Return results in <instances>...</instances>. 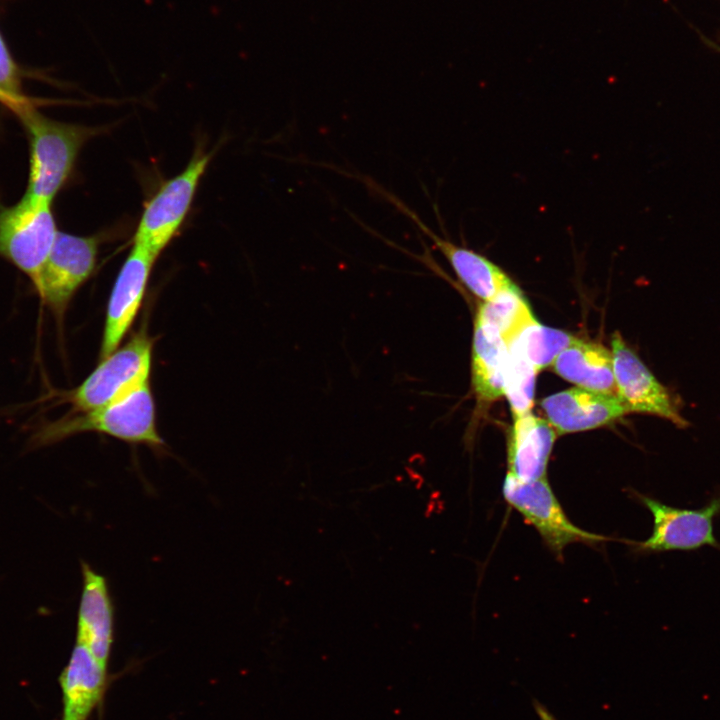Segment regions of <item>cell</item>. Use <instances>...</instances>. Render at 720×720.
Wrapping results in <instances>:
<instances>
[{"instance_id":"6da1fadb","label":"cell","mask_w":720,"mask_h":720,"mask_svg":"<svg viewBox=\"0 0 720 720\" xmlns=\"http://www.w3.org/2000/svg\"><path fill=\"white\" fill-rule=\"evenodd\" d=\"M85 432L106 434L163 452L165 443L156 426L150 381L108 405L84 412L70 411L43 425L33 436L32 445L43 447Z\"/></svg>"},{"instance_id":"7a4b0ae2","label":"cell","mask_w":720,"mask_h":720,"mask_svg":"<svg viewBox=\"0 0 720 720\" xmlns=\"http://www.w3.org/2000/svg\"><path fill=\"white\" fill-rule=\"evenodd\" d=\"M17 116L29 143V173L23 196L52 203L70 178L83 145L103 129L50 119L35 105Z\"/></svg>"},{"instance_id":"3957f363","label":"cell","mask_w":720,"mask_h":720,"mask_svg":"<svg viewBox=\"0 0 720 720\" xmlns=\"http://www.w3.org/2000/svg\"><path fill=\"white\" fill-rule=\"evenodd\" d=\"M154 342L141 328L107 357L76 388L62 392L60 402L72 412L108 405L150 381Z\"/></svg>"},{"instance_id":"277c9868","label":"cell","mask_w":720,"mask_h":720,"mask_svg":"<svg viewBox=\"0 0 720 720\" xmlns=\"http://www.w3.org/2000/svg\"><path fill=\"white\" fill-rule=\"evenodd\" d=\"M212 153L196 151L186 167L167 180L145 204L133 245L156 259L176 236L193 202Z\"/></svg>"},{"instance_id":"5b68a950","label":"cell","mask_w":720,"mask_h":720,"mask_svg":"<svg viewBox=\"0 0 720 720\" xmlns=\"http://www.w3.org/2000/svg\"><path fill=\"white\" fill-rule=\"evenodd\" d=\"M51 204L23 196L16 204L0 208V256L31 282L48 258L59 232Z\"/></svg>"},{"instance_id":"8992f818","label":"cell","mask_w":720,"mask_h":720,"mask_svg":"<svg viewBox=\"0 0 720 720\" xmlns=\"http://www.w3.org/2000/svg\"><path fill=\"white\" fill-rule=\"evenodd\" d=\"M100 239L97 235L79 236L59 231L54 245L32 281L41 302L58 322L79 288L93 274Z\"/></svg>"},{"instance_id":"52a82bcc","label":"cell","mask_w":720,"mask_h":720,"mask_svg":"<svg viewBox=\"0 0 720 720\" xmlns=\"http://www.w3.org/2000/svg\"><path fill=\"white\" fill-rule=\"evenodd\" d=\"M505 501L535 527L546 546L562 558L572 543L596 545L610 540L574 525L556 498L546 478L522 481L507 473L502 487Z\"/></svg>"},{"instance_id":"ba28073f","label":"cell","mask_w":720,"mask_h":720,"mask_svg":"<svg viewBox=\"0 0 720 720\" xmlns=\"http://www.w3.org/2000/svg\"><path fill=\"white\" fill-rule=\"evenodd\" d=\"M635 496L653 517L650 537L639 542L629 541L635 551H692L704 546L720 550V542L714 535V520L720 515V491L699 509L677 508L640 493Z\"/></svg>"},{"instance_id":"9c48e42d","label":"cell","mask_w":720,"mask_h":720,"mask_svg":"<svg viewBox=\"0 0 720 720\" xmlns=\"http://www.w3.org/2000/svg\"><path fill=\"white\" fill-rule=\"evenodd\" d=\"M616 395L627 413H648L683 428L687 421L669 391L655 378L618 332L611 338Z\"/></svg>"},{"instance_id":"30bf717a","label":"cell","mask_w":720,"mask_h":720,"mask_svg":"<svg viewBox=\"0 0 720 720\" xmlns=\"http://www.w3.org/2000/svg\"><path fill=\"white\" fill-rule=\"evenodd\" d=\"M156 258L133 245L116 277L106 309L100 359L114 352L131 328L142 305Z\"/></svg>"},{"instance_id":"8fae6325","label":"cell","mask_w":720,"mask_h":720,"mask_svg":"<svg viewBox=\"0 0 720 720\" xmlns=\"http://www.w3.org/2000/svg\"><path fill=\"white\" fill-rule=\"evenodd\" d=\"M378 192L412 220L448 261L459 281L483 302L491 301L504 292L518 289L512 279L488 258L436 234L399 199L382 189Z\"/></svg>"},{"instance_id":"7c38bea8","label":"cell","mask_w":720,"mask_h":720,"mask_svg":"<svg viewBox=\"0 0 720 720\" xmlns=\"http://www.w3.org/2000/svg\"><path fill=\"white\" fill-rule=\"evenodd\" d=\"M541 408L558 434L601 427L627 414L617 395L581 387L544 398Z\"/></svg>"},{"instance_id":"4fadbf2b","label":"cell","mask_w":720,"mask_h":720,"mask_svg":"<svg viewBox=\"0 0 720 720\" xmlns=\"http://www.w3.org/2000/svg\"><path fill=\"white\" fill-rule=\"evenodd\" d=\"M82 594L76 642L83 644L107 668L114 640V605L106 578L82 561Z\"/></svg>"},{"instance_id":"5bb4252c","label":"cell","mask_w":720,"mask_h":720,"mask_svg":"<svg viewBox=\"0 0 720 720\" xmlns=\"http://www.w3.org/2000/svg\"><path fill=\"white\" fill-rule=\"evenodd\" d=\"M62 692L61 720H87L101 703L107 684V668L81 643L76 642L59 676Z\"/></svg>"},{"instance_id":"9a60e30c","label":"cell","mask_w":720,"mask_h":720,"mask_svg":"<svg viewBox=\"0 0 720 720\" xmlns=\"http://www.w3.org/2000/svg\"><path fill=\"white\" fill-rule=\"evenodd\" d=\"M513 420L508 439V473L522 481L546 478L557 432L547 420L531 412Z\"/></svg>"},{"instance_id":"2e32d148","label":"cell","mask_w":720,"mask_h":720,"mask_svg":"<svg viewBox=\"0 0 720 720\" xmlns=\"http://www.w3.org/2000/svg\"><path fill=\"white\" fill-rule=\"evenodd\" d=\"M508 345L490 325L475 317L471 358V381L480 403L504 395Z\"/></svg>"},{"instance_id":"e0dca14e","label":"cell","mask_w":720,"mask_h":720,"mask_svg":"<svg viewBox=\"0 0 720 720\" xmlns=\"http://www.w3.org/2000/svg\"><path fill=\"white\" fill-rule=\"evenodd\" d=\"M552 365L555 373L578 387L616 395L612 352L601 344L577 338Z\"/></svg>"},{"instance_id":"ac0fdd59","label":"cell","mask_w":720,"mask_h":720,"mask_svg":"<svg viewBox=\"0 0 720 720\" xmlns=\"http://www.w3.org/2000/svg\"><path fill=\"white\" fill-rule=\"evenodd\" d=\"M476 317L493 327L507 345L527 325L536 321L519 288L483 302L478 307Z\"/></svg>"},{"instance_id":"d6986e66","label":"cell","mask_w":720,"mask_h":720,"mask_svg":"<svg viewBox=\"0 0 720 720\" xmlns=\"http://www.w3.org/2000/svg\"><path fill=\"white\" fill-rule=\"evenodd\" d=\"M577 338L534 321L508 345L513 346L538 372L553 364L557 356Z\"/></svg>"},{"instance_id":"ffe728a7","label":"cell","mask_w":720,"mask_h":720,"mask_svg":"<svg viewBox=\"0 0 720 720\" xmlns=\"http://www.w3.org/2000/svg\"><path fill=\"white\" fill-rule=\"evenodd\" d=\"M537 373L538 371L513 346H508L504 395L510 404L513 418L530 412L534 402Z\"/></svg>"},{"instance_id":"44dd1931","label":"cell","mask_w":720,"mask_h":720,"mask_svg":"<svg viewBox=\"0 0 720 720\" xmlns=\"http://www.w3.org/2000/svg\"><path fill=\"white\" fill-rule=\"evenodd\" d=\"M0 88L17 96H23L20 71L0 34Z\"/></svg>"},{"instance_id":"7402d4cb","label":"cell","mask_w":720,"mask_h":720,"mask_svg":"<svg viewBox=\"0 0 720 720\" xmlns=\"http://www.w3.org/2000/svg\"><path fill=\"white\" fill-rule=\"evenodd\" d=\"M0 103L18 115L26 108L35 105L33 100L26 95L17 96L8 93L0 88Z\"/></svg>"},{"instance_id":"603a6c76","label":"cell","mask_w":720,"mask_h":720,"mask_svg":"<svg viewBox=\"0 0 720 720\" xmlns=\"http://www.w3.org/2000/svg\"><path fill=\"white\" fill-rule=\"evenodd\" d=\"M534 708L539 720H557V718H555V716L551 714L550 711L540 702L536 701L534 703Z\"/></svg>"}]
</instances>
